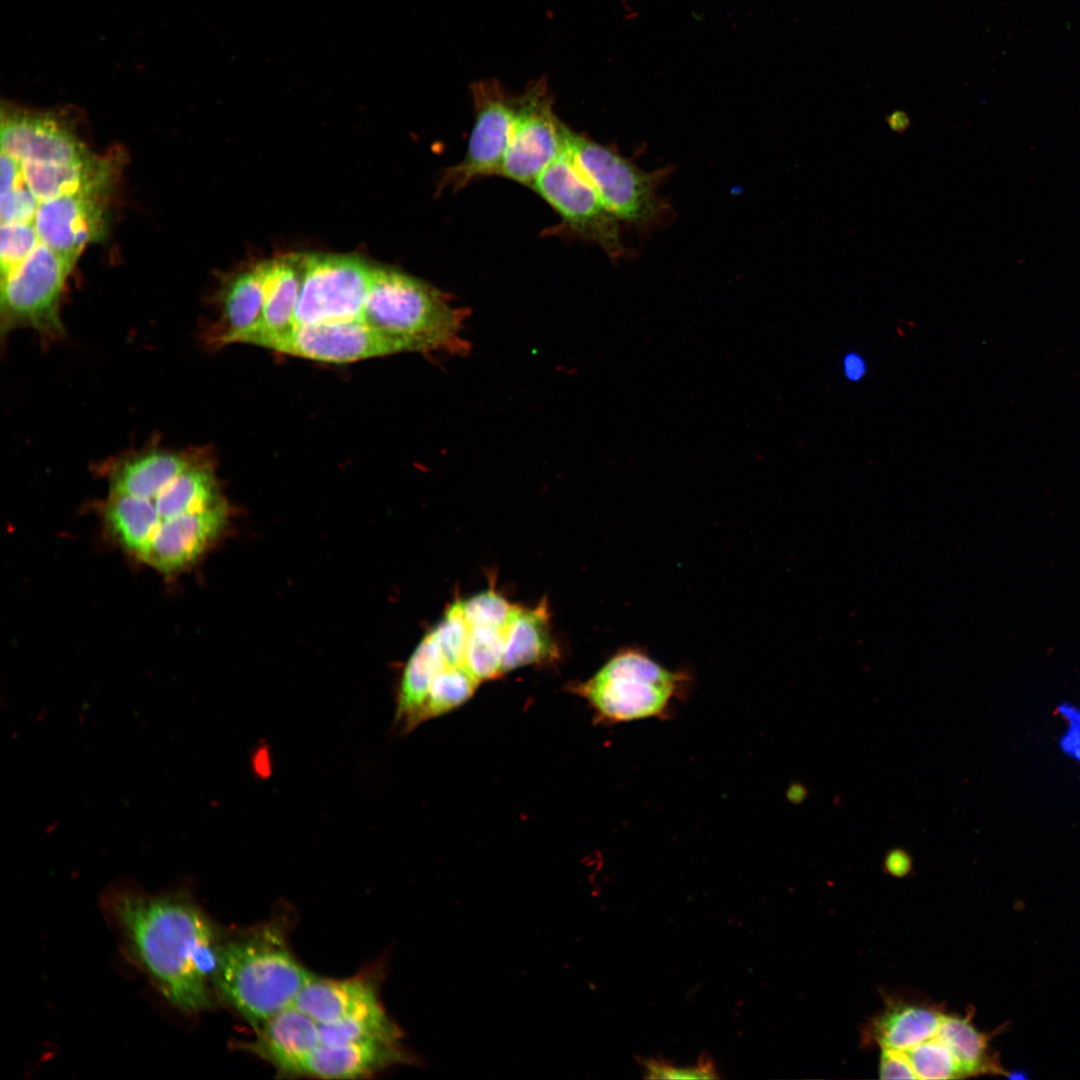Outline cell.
I'll list each match as a JSON object with an SVG mask.
<instances>
[{
  "mask_svg": "<svg viewBox=\"0 0 1080 1080\" xmlns=\"http://www.w3.org/2000/svg\"><path fill=\"white\" fill-rule=\"evenodd\" d=\"M264 304V262L233 276L219 299V318L208 328L206 343L223 347L238 343L261 321Z\"/></svg>",
  "mask_w": 1080,
  "mask_h": 1080,
  "instance_id": "16",
  "label": "cell"
},
{
  "mask_svg": "<svg viewBox=\"0 0 1080 1080\" xmlns=\"http://www.w3.org/2000/svg\"><path fill=\"white\" fill-rule=\"evenodd\" d=\"M319 1044V1024L290 1006L259 1028L247 1047L279 1072L294 1075L300 1061Z\"/></svg>",
  "mask_w": 1080,
  "mask_h": 1080,
  "instance_id": "17",
  "label": "cell"
},
{
  "mask_svg": "<svg viewBox=\"0 0 1080 1080\" xmlns=\"http://www.w3.org/2000/svg\"><path fill=\"white\" fill-rule=\"evenodd\" d=\"M474 124L464 158L443 172L440 193L457 192L482 177L498 176L505 157L516 111L512 96L497 80L471 86Z\"/></svg>",
  "mask_w": 1080,
  "mask_h": 1080,
  "instance_id": "10",
  "label": "cell"
},
{
  "mask_svg": "<svg viewBox=\"0 0 1080 1080\" xmlns=\"http://www.w3.org/2000/svg\"><path fill=\"white\" fill-rule=\"evenodd\" d=\"M480 681L466 666H445L435 676L421 722L441 716L466 702Z\"/></svg>",
  "mask_w": 1080,
  "mask_h": 1080,
  "instance_id": "22",
  "label": "cell"
},
{
  "mask_svg": "<svg viewBox=\"0 0 1080 1080\" xmlns=\"http://www.w3.org/2000/svg\"><path fill=\"white\" fill-rule=\"evenodd\" d=\"M889 128L896 133L905 132L910 126V118L903 110H895L886 117Z\"/></svg>",
  "mask_w": 1080,
  "mask_h": 1080,
  "instance_id": "31",
  "label": "cell"
},
{
  "mask_svg": "<svg viewBox=\"0 0 1080 1080\" xmlns=\"http://www.w3.org/2000/svg\"><path fill=\"white\" fill-rule=\"evenodd\" d=\"M685 668L669 669L639 646L619 649L589 679L571 686L606 724L666 720L684 703L693 686Z\"/></svg>",
  "mask_w": 1080,
  "mask_h": 1080,
  "instance_id": "6",
  "label": "cell"
},
{
  "mask_svg": "<svg viewBox=\"0 0 1080 1080\" xmlns=\"http://www.w3.org/2000/svg\"><path fill=\"white\" fill-rule=\"evenodd\" d=\"M266 348L329 363H349L401 352L396 343L362 320L295 326Z\"/></svg>",
  "mask_w": 1080,
  "mask_h": 1080,
  "instance_id": "12",
  "label": "cell"
},
{
  "mask_svg": "<svg viewBox=\"0 0 1080 1080\" xmlns=\"http://www.w3.org/2000/svg\"><path fill=\"white\" fill-rule=\"evenodd\" d=\"M566 149L603 205L618 219L655 224L666 210L657 193L658 175L648 173L609 147L568 128Z\"/></svg>",
  "mask_w": 1080,
  "mask_h": 1080,
  "instance_id": "7",
  "label": "cell"
},
{
  "mask_svg": "<svg viewBox=\"0 0 1080 1080\" xmlns=\"http://www.w3.org/2000/svg\"><path fill=\"white\" fill-rule=\"evenodd\" d=\"M108 482L102 512L112 536L139 560L149 547L194 527L225 501L205 448L158 443L114 456L101 465Z\"/></svg>",
  "mask_w": 1080,
  "mask_h": 1080,
  "instance_id": "2",
  "label": "cell"
},
{
  "mask_svg": "<svg viewBox=\"0 0 1080 1080\" xmlns=\"http://www.w3.org/2000/svg\"><path fill=\"white\" fill-rule=\"evenodd\" d=\"M504 630L471 627L465 651V666L481 682L502 675Z\"/></svg>",
  "mask_w": 1080,
  "mask_h": 1080,
  "instance_id": "23",
  "label": "cell"
},
{
  "mask_svg": "<svg viewBox=\"0 0 1080 1080\" xmlns=\"http://www.w3.org/2000/svg\"><path fill=\"white\" fill-rule=\"evenodd\" d=\"M904 1053L917 1079L962 1077L952 1051L937 1035L905 1050Z\"/></svg>",
  "mask_w": 1080,
  "mask_h": 1080,
  "instance_id": "24",
  "label": "cell"
},
{
  "mask_svg": "<svg viewBox=\"0 0 1080 1080\" xmlns=\"http://www.w3.org/2000/svg\"><path fill=\"white\" fill-rule=\"evenodd\" d=\"M943 1016L928 1002L890 999L865 1034L882 1049L905 1051L936 1036Z\"/></svg>",
  "mask_w": 1080,
  "mask_h": 1080,
  "instance_id": "18",
  "label": "cell"
},
{
  "mask_svg": "<svg viewBox=\"0 0 1080 1080\" xmlns=\"http://www.w3.org/2000/svg\"><path fill=\"white\" fill-rule=\"evenodd\" d=\"M531 188L561 217L557 232L595 243L610 257L623 253L619 220L577 170L566 148Z\"/></svg>",
  "mask_w": 1080,
  "mask_h": 1080,
  "instance_id": "11",
  "label": "cell"
},
{
  "mask_svg": "<svg viewBox=\"0 0 1080 1080\" xmlns=\"http://www.w3.org/2000/svg\"><path fill=\"white\" fill-rule=\"evenodd\" d=\"M371 272L353 256H304L295 326L362 320Z\"/></svg>",
  "mask_w": 1080,
  "mask_h": 1080,
  "instance_id": "9",
  "label": "cell"
},
{
  "mask_svg": "<svg viewBox=\"0 0 1080 1080\" xmlns=\"http://www.w3.org/2000/svg\"><path fill=\"white\" fill-rule=\"evenodd\" d=\"M885 867L894 876H905L911 869V860L905 852L895 850L887 855Z\"/></svg>",
  "mask_w": 1080,
  "mask_h": 1080,
  "instance_id": "29",
  "label": "cell"
},
{
  "mask_svg": "<svg viewBox=\"0 0 1080 1080\" xmlns=\"http://www.w3.org/2000/svg\"><path fill=\"white\" fill-rule=\"evenodd\" d=\"M879 1076L881 1079H917L904 1051L882 1049Z\"/></svg>",
  "mask_w": 1080,
  "mask_h": 1080,
  "instance_id": "28",
  "label": "cell"
},
{
  "mask_svg": "<svg viewBox=\"0 0 1080 1080\" xmlns=\"http://www.w3.org/2000/svg\"><path fill=\"white\" fill-rule=\"evenodd\" d=\"M115 169L64 124L3 129L1 280L63 290L84 248L104 232Z\"/></svg>",
  "mask_w": 1080,
  "mask_h": 1080,
  "instance_id": "1",
  "label": "cell"
},
{
  "mask_svg": "<svg viewBox=\"0 0 1080 1080\" xmlns=\"http://www.w3.org/2000/svg\"><path fill=\"white\" fill-rule=\"evenodd\" d=\"M469 312L431 284L404 272L372 267L362 321L389 338L401 352L463 353Z\"/></svg>",
  "mask_w": 1080,
  "mask_h": 1080,
  "instance_id": "4",
  "label": "cell"
},
{
  "mask_svg": "<svg viewBox=\"0 0 1080 1080\" xmlns=\"http://www.w3.org/2000/svg\"><path fill=\"white\" fill-rule=\"evenodd\" d=\"M111 906L131 953L163 996L184 1012L208 1008L222 945L206 915L178 895L121 892Z\"/></svg>",
  "mask_w": 1080,
  "mask_h": 1080,
  "instance_id": "3",
  "label": "cell"
},
{
  "mask_svg": "<svg viewBox=\"0 0 1080 1080\" xmlns=\"http://www.w3.org/2000/svg\"><path fill=\"white\" fill-rule=\"evenodd\" d=\"M557 647L549 628L545 602L534 608L517 606L504 630L502 673L539 664L557 657Z\"/></svg>",
  "mask_w": 1080,
  "mask_h": 1080,
  "instance_id": "19",
  "label": "cell"
},
{
  "mask_svg": "<svg viewBox=\"0 0 1080 1080\" xmlns=\"http://www.w3.org/2000/svg\"><path fill=\"white\" fill-rule=\"evenodd\" d=\"M304 273V256L264 262V304L260 323L238 343L265 347L291 331Z\"/></svg>",
  "mask_w": 1080,
  "mask_h": 1080,
  "instance_id": "14",
  "label": "cell"
},
{
  "mask_svg": "<svg viewBox=\"0 0 1080 1080\" xmlns=\"http://www.w3.org/2000/svg\"><path fill=\"white\" fill-rule=\"evenodd\" d=\"M293 1006L318 1024L388 1016L375 985L365 977L334 980L313 976Z\"/></svg>",
  "mask_w": 1080,
  "mask_h": 1080,
  "instance_id": "13",
  "label": "cell"
},
{
  "mask_svg": "<svg viewBox=\"0 0 1080 1080\" xmlns=\"http://www.w3.org/2000/svg\"><path fill=\"white\" fill-rule=\"evenodd\" d=\"M568 128L555 114L547 81H532L516 96L510 140L498 176L532 187L565 150Z\"/></svg>",
  "mask_w": 1080,
  "mask_h": 1080,
  "instance_id": "8",
  "label": "cell"
},
{
  "mask_svg": "<svg viewBox=\"0 0 1080 1080\" xmlns=\"http://www.w3.org/2000/svg\"><path fill=\"white\" fill-rule=\"evenodd\" d=\"M398 1042L357 1041L339 1045L319 1044L298 1064L294 1075L322 1079H352L367 1076L387 1066L406 1061Z\"/></svg>",
  "mask_w": 1080,
  "mask_h": 1080,
  "instance_id": "15",
  "label": "cell"
},
{
  "mask_svg": "<svg viewBox=\"0 0 1080 1080\" xmlns=\"http://www.w3.org/2000/svg\"><path fill=\"white\" fill-rule=\"evenodd\" d=\"M288 950L282 935L264 929L222 945L215 987L256 1030L295 999L313 978Z\"/></svg>",
  "mask_w": 1080,
  "mask_h": 1080,
  "instance_id": "5",
  "label": "cell"
},
{
  "mask_svg": "<svg viewBox=\"0 0 1080 1080\" xmlns=\"http://www.w3.org/2000/svg\"><path fill=\"white\" fill-rule=\"evenodd\" d=\"M464 618L471 627H489L505 630L517 606L508 602L494 590L480 592L462 600Z\"/></svg>",
  "mask_w": 1080,
  "mask_h": 1080,
  "instance_id": "26",
  "label": "cell"
},
{
  "mask_svg": "<svg viewBox=\"0 0 1080 1080\" xmlns=\"http://www.w3.org/2000/svg\"><path fill=\"white\" fill-rule=\"evenodd\" d=\"M844 372L849 380H860L866 372L864 359L858 353H848L844 358Z\"/></svg>",
  "mask_w": 1080,
  "mask_h": 1080,
  "instance_id": "30",
  "label": "cell"
},
{
  "mask_svg": "<svg viewBox=\"0 0 1080 1080\" xmlns=\"http://www.w3.org/2000/svg\"><path fill=\"white\" fill-rule=\"evenodd\" d=\"M642 1064L647 1072L646 1077L650 1079H715L719 1077L713 1062L707 1056L701 1057L698 1064L693 1067L678 1068L656 1059H647Z\"/></svg>",
  "mask_w": 1080,
  "mask_h": 1080,
  "instance_id": "27",
  "label": "cell"
},
{
  "mask_svg": "<svg viewBox=\"0 0 1080 1080\" xmlns=\"http://www.w3.org/2000/svg\"><path fill=\"white\" fill-rule=\"evenodd\" d=\"M445 666L429 632L409 657L400 679L394 721L402 733H409L422 723L421 716L432 682Z\"/></svg>",
  "mask_w": 1080,
  "mask_h": 1080,
  "instance_id": "20",
  "label": "cell"
},
{
  "mask_svg": "<svg viewBox=\"0 0 1080 1080\" xmlns=\"http://www.w3.org/2000/svg\"><path fill=\"white\" fill-rule=\"evenodd\" d=\"M937 1036L952 1051L962 1077L1003 1073L990 1053L988 1035L980 1032L968 1015L944 1014Z\"/></svg>",
  "mask_w": 1080,
  "mask_h": 1080,
  "instance_id": "21",
  "label": "cell"
},
{
  "mask_svg": "<svg viewBox=\"0 0 1080 1080\" xmlns=\"http://www.w3.org/2000/svg\"><path fill=\"white\" fill-rule=\"evenodd\" d=\"M446 666H465L469 626L462 600L454 601L440 622L430 631Z\"/></svg>",
  "mask_w": 1080,
  "mask_h": 1080,
  "instance_id": "25",
  "label": "cell"
}]
</instances>
